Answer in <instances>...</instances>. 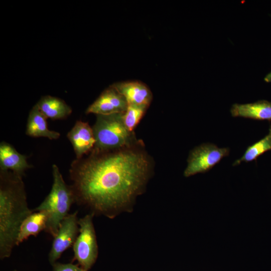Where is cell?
I'll use <instances>...</instances> for the list:
<instances>
[{
  "label": "cell",
  "instance_id": "obj_1",
  "mask_svg": "<svg viewBox=\"0 0 271 271\" xmlns=\"http://www.w3.org/2000/svg\"><path fill=\"white\" fill-rule=\"evenodd\" d=\"M150 168L147 155L132 147L76 159L69 170L75 202L112 218L139 194Z\"/></svg>",
  "mask_w": 271,
  "mask_h": 271
},
{
  "label": "cell",
  "instance_id": "obj_2",
  "mask_svg": "<svg viewBox=\"0 0 271 271\" xmlns=\"http://www.w3.org/2000/svg\"><path fill=\"white\" fill-rule=\"evenodd\" d=\"M23 176L0 171V257H9L21 226L33 211L28 207Z\"/></svg>",
  "mask_w": 271,
  "mask_h": 271
},
{
  "label": "cell",
  "instance_id": "obj_3",
  "mask_svg": "<svg viewBox=\"0 0 271 271\" xmlns=\"http://www.w3.org/2000/svg\"><path fill=\"white\" fill-rule=\"evenodd\" d=\"M53 183L49 194L34 211H43L47 214L45 231L54 237L62 220L69 214L75 202L73 190L67 185L58 166H52Z\"/></svg>",
  "mask_w": 271,
  "mask_h": 271
},
{
  "label": "cell",
  "instance_id": "obj_4",
  "mask_svg": "<svg viewBox=\"0 0 271 271\" xmlns=\"http://www.w3.org/2000/svg\"><path fill=\"white\" fill-rule=\"evenodd\" d=\"M123 113L96 115L92 126L95 144L91 152H105L132 147L134 137L125 125Z\"/></svg>",
  "mask_w": 271,
  "mask_h": 271
},
{
  "label": "cell",
  "instance_id": "obj_5",
  "mask_svg": "<svg viewBox=\"0 0 271 271\" xmlns=\"http://www.w3.org/2000/svg\"><path fill=\"white\" fill-rule=\"evenodd\" d=\"M94 215L91 213L78 219L79 234L73 245L74 258L86 271L93 265L98 255L96 237L92 221Z\"/></svg>",
  "mask_w": 271,
  "mask_h": 271
},
{
  "label": "cell",
  "instance_id": "obj_6",
  "mask_svg": "<svg viewBox=\"0 0 271 271\" xmlns=\"http://www.w3.org/2000/svg\"><path fill=\"white\" fill-rule=\"evenodd\" d=\"M228 148H218L211 143L202 144L195 147L189 154L187 166L184 175L186 177L209 171L221 159L229 155Z\"/></svg>",
  "mask_w": 271,
  "mask_h": 271
},
{
  "label": "cell",
  "instance_id": "obj_7",
  "mask_svg": "<svg viewBox=\"0 0 271 271\" xmlns=\"http://www.w3.org/2000/svg\"><path fill=\"white\" fill-rule=\"evenodd\" d=\"M77 211L69 214L61 222L54 237L49 254V260L53 265L68 248L73 245L79 233Z\"/></svg>",
  "mask_w": 271,
  "mask_h": 271
},
{
  "label": "cell",
  "instance_id": "obj_8",
  "mask_svg": "<svg viewBox=\"0 0 271 271\" xmlns=\"http://www.w3.org/2000/svg\"><path fill=\"white\" fill-rule=\"evenodd\" d=\"M128 106L124 97L111 85L105 89L87 108L86 114L107 115L124 113Z\"/></svg>",
  "mask_w": 271,
  "mask_h": 271
},
{
  "label": "cell",
  "instance_id": "obj_9",
  "mask_svg": "<svg viewBox=\"0 0 271 271\" xmlns=\"http://www.w3.org/2000/svg\"><path fill=\"white\" fill-rule=\"evenodd\" d=\"M67 137L73 146L76 159H77L90 153L95 144L92 127L88 122L81 120L76 122L68 132Z\"/></svg>",
  "mask_w": 271,
  "mask_h": 271
},
{
  "label": "cell",
  "instance_id": "obj_10",
  "mask_svg": "<svg viewBox=\"0 0 271 271\" xmlns=\"http://www.w3.org/2000/svg\"><path fill=\"white\" fill-rule=\"evenodd\" d=\"M125 99L128 104L149 107L152 100V93L144 83L138 81L119 82L111 85Z\"/></svg>",
  "mask_w": 271,
  "mask_h": 271
},
{
  "label": "cell",
  "instance_id": "obj_11",
  "mask_svg": "<svg viewBox=\"0 0 271 271\" xmlns=\"http://www.w3.org/2000/svg\"><path fill=\"white\" fill-rule=\"evenodd\" d=\"M31 168L27 161V157L19 153L11 144L2 142L0 144V169L10 171L23 176Z\"/></svg>",
  "mask_w": 271,
  "mask_h": 271
},
{
  "label": "cell",
  "instance_id": "obj_12",
  "mask_svg": "<svg viewBox=\"0 0 271 271\" xmlns=\"http://www.w3.org/2000/svg\"><path fill=\"white\" fill-rule=\"evenodd\" d=\"M233 117H241L257 120L271 121V102L260 100L253 103L233 104L230 110Z\"/></svg>",
  "mask_w": 271,
  "mask_h": 271
},
{
  "label": "cell",
  "instance_id": "obj_13",
  "mask_svg": "<svg viewBox=\"0 0 271 271\" xmlns=\"http://www.w3.org/2000/svg\"><path fill=\"white\" fill-rule=\"evenodd\" d=\"M47 119L37 105H35L29 114L26 125V134L35 138H47L50 140L59 139L60 133L48 128Z\"/></svg>",
  "mask_w": 271,
  "mask_h": 271
},
{
  "label": "cell",
  "instance_id": "obj_14",
  "mask_svg": "<svg viewBox=\"0 0 271 271\" xmlns=\"http://www.w3.org/2000/svg\"><path fill=\"white\" fill-rule=\"evenodd\" d=\"M36 105L47 119H65L69 116L72 111L71 107L63 100L50 95L43 96Z\"/></svg>",
  "mask_w": 271,
  "mask_h": 271
},
{
  "label": "cell",
  "instance_id": "obj_15",
  "mask_svg": "<svg viewBox=\"0 0 271 271\" xmlns=\"http://www.w3.org/2000/svg\"><path fill=\"white\" fill-rule=\"evenodd\" d=\"M47 220V214L43 211L33 212L22 223L17 240L19 245L31 236H36L45 230Z\"/></svg>",
  "mask_w": 271,
  "mask_h": 271
},
{
  "label": "cell",
  "instance_id": "obj_16",
  "mask_svg": "<svg viewBox=\"0 0 271 271\" xmlns=\"http://www.w3.org/2000/svg\"><path fill=\"white\" fill-rule=\"evenodd\" d=\"M269 151H271V125L268 133L260 140L247 147L243 156L236 160L232 166L238 165L242 162L256 161L258 157Z\"/></svg>",
  "mask_w": 271,
  "mask_h": 271
},
{
  "label": "cell",
  "instance_id": "obj_17",
  "mask_svg": "<svg viewBox=\"0 0 271 271\" xmlns=\"http://www.w3.org/2000/svg\"><path fill=\"white\" fill-rule=\"evenodd\" d=\"M148 107L145 105L128 104L125 111L123 113V120L129 131L133 132Z\"/></svg>",
  "mask_w": 271,
  "mask_h": 271
},
{
  "label": "cell",
  "instance_id": "obj_18",
  "mask_svg": "<svg viewBox=\"0 0 271 271\" xmlns=\"http://www.w3.org/2000/svg\"><path fill=\"white\" fill-rule=\"evenodd\" d=\"M53 271H86L81 267L72 263L56 262L52 265Z\"/></svg>",
  "mask_w": 271,
  "mask_h": 271
},
{
  "label": "cell",
  "instance_id": "obj_19",
  "mask_svg": "<svg viewBox=\"0 0 271 271\" xmlns=\"http://www.w3.org/2000/svg\"><path fill=\"white\" fill-rule=\"evenodd\" d=\"M264 81L267 83L271 82V71L264 77Z\"/></svg>",
  "mask_w": 271,
  "mask_h": 271
},
{
  "label": "cell",
  "instance_id": "obj_20",
  "mask_svg": "<svg viewBox=\"0 0 271 271\" xmlns=\"http://www.w3.org/2000/svg\"><path fill=\"white\" fill-rule=\"evenodd\" d=\"M15 271H17V270H15Z\"/></svg>",
  "mask_w": 271,
  "mask_h": 271
}]
</instances>
